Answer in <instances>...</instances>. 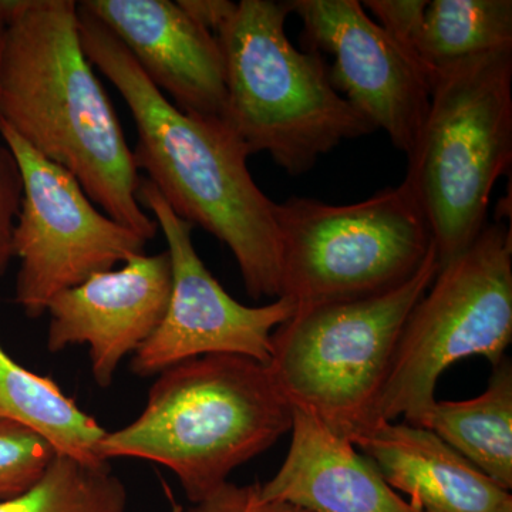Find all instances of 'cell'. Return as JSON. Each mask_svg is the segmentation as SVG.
Listing matches in <instances>:
<instances>
[{
    "instance_id": "obj_2",
    "label": "cell",
    "mask_w": 512,
    "mask_h": 512,
    "mask_svg": "<svg viewBox=\"0 0 512 512\" xmlns=\"http://www.w3.org/2000/svg\"><path fill=\"white\" fill-rule=\"evenodd\" d=\"M0 123L79 181L90 200L146 241L157 222L119 116L84 53L79 3L6 0Z\"/></svg>"
},
{
    "instance_id": "obj_18",
    "label": "cell",
    "mask_w": 512,
    "mask_h": 512,
    "mask_svg": "<svg viewBox=\"0 0 512 512\" xmlns=\"http://www.w3.org/2000/svg\"><path fill=\"white\" fill-rule=\"evenodd\" d=\"M510 49L511 0H431L414 56L433 82L454 64Z\"/></svg>"
},
{
    "instance_id": "obj_11",
    "label": "cell",
    "mask_w": 512,
    "mask_h": 512,
    "mask_svg": "<svg viewBox=\"0 0 512 512\" xmlns=\"http://www.w3.org/2000/svg\"><path fill=\"white\" fill-rule=\"evenodd\" d=\"M312 52L333 57L336 92L406 156L429 113L430 77L357 0H289Z\"/></svg>"
},
{
    "instance_id": "obj_24",
    "label": "cell",
    "mask_w": 512,
    "mask_h": 512,
    "mask_svg": "<svg viewBox=\"0 0 512 512\" xmlns=\"http://www.w3.org/2000/svg\"><path fill=\"white\" fill-rule=\"evenodd\" d=\"M177 3L192 22L212 35L220 32L237 9V3L229 0H177Z\"/></svg>"
},
{
    "instance_id": "obj_23",
    "label": "cell",
    "mask_w": 512,
    "mask_h": 512,
    "mask_svg": "<svg viewBox=\"0 0 512 512\" xmlns=\"http://www.w3.org/2000/svg\"><path fill=\"white\" fill-rule=\"evenodd\" d=\"M187 512H309L282 501L266 500L261 484L238 485L225 483L200 503L192 504Z\"/></svg>"
},
{
    "instance_id": "obj_10",
    "label": "cell",
    "mask_w": 512,
    "mask_h": 512,
    "mask_svg": "<svg viewBox=\"0 0 512 512\" xmlns=\"http://www.w3.org/2000/svg\"><path fill=\"white\" fill-rule=\"evenodd\" d=\"M138 201L153 215L167 242L171 293L156 332L133 355L137 376L160 375L168 367L205 355H241L268 365L272 333L291 319L288 298L262 306L235 301L204 265L192 242V225L181 220L147 178Z\"/></svg>"
},
{
    "instance_id": "obj_4",
    "label": "cell",
    "mask_w": 512,
    "mask_h": 512,
    "mask_svg": "<svg viewBox=\"0 0 512 512\" xmlns=\"http://www.w3.org/2000/svg\"><path fill=\"white\" fill-rule=\"evenodd\" d=\"M291 2L241 0L215 35L224 60L222 120L249 154L268 153L292 177L342 141L375 133L329 79L322 55L286 36Z\"/></svg>"
},
{
    "instance_id": "obj_13",
    "label": "cell",
    "mask_w": 512,
    "mask_h": 512,
    "mask_svg": "<svg viewBox=\"0 0 512 512\" xmlns=\"http://www.w3.org/2000/svg\"><path fill=\"white\" fill-rule=\"evenodd\" d=\"M79 5L119 40L174 106L194 116L224 117V60L217 37L192 22L177 0H84Z\"/></svg>"
},
{
    "instance_id": "obj_19",
    "label": "cell",
    "mask_w": 512,
    "mask_h": 512,
    "mask_svg": "<svg viewBox=\"0 0 512 512\" xmlns=\"http://www.w3.org/2000/svg\"><path fill=\"white\" fill-rule=\"evenodd\" d=\"M127 503L126 487L109 464L86 466L56 454L33 487L0 501V512H126Z\"/></svg>"
},
{
    "instance_id": "obj_12",
    "label": "cell",
    "mask_w": 512,
    "mask_h": 512,
    "mask_svg": "<svg viewBox=\"0 0 512 512\" xmlns=\"http://www.w3.org/2000/svg\"><path fill=\"white\" fill-rule=\"evenodd\" d=\"M171 293L168 252L131 256L121 268L99 272L67 289L47 306V349L89 346L92 375L109 387L124 357L156 332Z\"/></svg>"
},
{
    "instance_id": "obj_14",
    "label": "cell",
    "mask_w": 512,
    "mask_h": 512,
    "mask_svg": "<svg viewBox=\"0 0 512 512\" xmlns=\"http://www.w3.org/2000/svg\"><path fill=\"white\" fill-rule=\"evenodd\" d=\"M284 464L262 497L309 512H416L370 458L311 414L293 409Z\"/></svg>"
},
{
    "instance_id": "obj_8",
    "label": "cell",
    "mask_w": 512,
    "mask_h": 512,
    "mask_svg": "<svg viewBox=\"0 0 512 512\" xmlns=\"http://www.w3.org/2000/svg\"><path fill=\"white\" fill-rule=\"evenodd\" d=\"M281 296L296 311L356 301L409 281L434 248L426 218L406 184L365 201L276 202Z\"/></svg>"
},
{
    "instance_id": "obj_6",
    "label": "cell",
    "mask_w": 512,
    "mask_h": 512,
    "mask_svg": "<svg viewBox=\"0 0 512 512\" xmlns=\"http://www.w3.org/2000/svg\"><path fill=\"white\" fill-rule=\"evenodd\" d=\"M436 248L392 291L293 313L272 333L268 367L292 409L356 443L375 409L410 312L440 271Z\"/></svg>"
},
{
    "instance_id": "obj_3",
    "label": "cell",
    "mask_w": 512,
    "mask_h": 512,
    "mask_svg": "<svg viewBox=\"0 0 512 512\" xmlns=\"http://www.w3.org/2000/svg\"><path fill=\"white\" fill-rule=\"evenodd\" d=\"M293 409L265 363L241 355L184 360L158 375L133 423L107 431L104 461L140 458L174 473L192 504L292 429Z\"/></svg>"
},
{
    "instance_id": "obj_17",
    "label": "cell",
    "mask_w": 512,
    "mask_h": 512,
    "mask_svg": "<svg viewBox=\"0 0 512 512\" xmlns=\"http://www.w3.org/2000/svg\"><path fill=\"white\" fill-rule=\"evenodd\" d=\"M423 429L470 461L485 476L512 488V363L504 357L493 366L487 389L461 402H439L431 407Z\"/></svg>"
},
{
    "instance_id": "obj_25",
    "label": "cell",
    "mask_w": 512,
    "mask_h": 512,
    "mask_svg": "<svg viewBox=\"0 0 512 512\" xmlns=\"http://www.w3.org/2000/svg\"><path fill=\"white\" fill-rule=\"evenodd\" d=\"M6 33V0H0V63H2L3 45Z\"/></svg>"
},
{
    "instance_id": "obj_15",
    "label": "cell",
    "mask_w": 512,
    "mask_h": 512,
    "mask_svg": "<svg viewBox=\"0 0 512 512\" xmlns=\"http://www.w3.org/2000/svg\"><path fill=\"white\" fill-rule=\"evenodd\" d=\"M416 512H512V495L433 431L377 421L356 441Z\"/></svg>"
},
{
    "instance_id": "obj_1",
    "label": "cell",
    "mask_w": 512,
    "mask_h": 512,
    "mask_svg": "<svg viewBox=\"0 0 512 512\" xmlns=\"http://www.w3.org/2000/svg\"><path fill=\"white\" fill-rule=\"evenodd\" d=\"M87 59L124 100L137 143L133 154L171 210L227 245L252 299L281 296L276 202L255 183L248 148L222 119L174 106L109 30L79 5Z\"/></svg>"
},
{
    "instance_id": "obj_7",
    "label": "cell",
    "mask_w": 512,
    "mask_h": 512,
    "mask_svg": "<svg viewBox=\"0 0 512 512\" xmlns=\"http://www.w3.org/2000/svg\"><path fill=\"white\" fill-rule=\"evenodd\" d=\"M511 340L512 229L510 220H497L440 266L414 305L377 400L375 424L403 417L424 427L448 367L471 356L495 366L507 357Z\"/></svg>"
},
{
    "instance_id": "obj_5",
    "label": "cell",
    "mask_w": 512,
    "mask_h": 512,
    "mask_svg": "<svg viewBox=\"0 0 512 512\" xmlns=\"http://www.w3.org/2000/svg\"><path fill=\"white\" fill-rule=\"evenodd\" d=\"M403 183L429 225L440 265L487 227L491 192L512 163V49L448 67L431 82L429 113Z\"/></svg>"
},
{
    "instance_id": "obj_20",
    "label": "cell",
    "mask_w": 512,
    "mask_h": 512,
    "mask_svg": "<svg viewBox=\"0 0 512 512\" xmlns=\"http://www.w3.org/2000/svg\"><path fill=\"white\" fill-rule=\"evenodd\" d=\"M55 457L56 451L42 437L0 420V501L28 491Z\"/></svg>"
},
{
    "instance_id": "obj_22",
    "label": "cell",
    "mask_w": 512,
    "mask_h": 512,
    "mask_svg": "<svg viewBox=\"0 0 512 512\" xmlns=\"http://www.w3.org/2000/svg\"><path fill=\"white\" fill-rule=\"evenodd\" d=\"M23 185L18 161L0 137V275L13 258L12 237L22 201Z\"/></svg>"
},
{
    "instance_id": "obj_21",
    "label": "cell",
    "mask_w": 512,
    "mask_h": 512,
    "mask_svg": "<svg viewBox=\"0 0 512 512\" xmlns=\"http://www.w3.org/2000/svg\"><path fill=\"white\" fill-rule=\"evenodd\" d=\"M427 3L429 0H366L363 6L372 13L376 22L416 59L414 49L423 26Z\"/></svg>"
},
{
    "instance_id": "obj_9",
    "label": "cell",
    "mask_w": 512,
    "mask_h": 512,
    "mask_svg": "<svg viewBox=\"0 0 512 512\" xmlns=\"http://www.w3.org/2000/svg\"><path fill=\"white\" fill-rule=\"evenodd\" d=\"M0 137L18 161L23 185L12 237L19 259L15 303L40 318L59 293L143 254L148 241L101 211L69 171L3 123Z\"/></svg>"
},
{
    "instance_id": "obj_16",
    "label": "cell",
    "mask_w": 512,
    "mask_h": 512,
    "mask_svg": "<svg viewBox=\"0 0 512 512\" xmlns=\"http://www.w3.org/2000/svg\"><path fill=\"white\" fill-rule=\"evenodd\" d=\"M0 420L25 427L59 456L86 466L109 464L100 453L107 431L49 377L20 366L0 345Z\"/></svg>"
}]
</instances>
